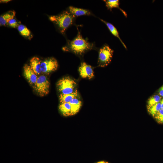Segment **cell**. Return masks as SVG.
<instances>
[{
    "instance_id": "1",
    "label": "cell",
    "mask_w": 163,
    "mask_h": 163,
    "mask_svg": "<svg viewBox=\"0 0 163 163\" xmlns=\"http://www.w3.org/2000/svg\"><path fill=\"white\" fill-rule=\"evenodd\" d=\"M93 47V44L89 43L83 38L78 32L77 36L73 40L69 41L63 50L81 56Z\"/></svg>"
},
{
    "instance_id": "2",
    "label": "cell",
    "mask_w": 163,
    "mask_h": 163,
    "mask_svg": "<svg viewBox=\"0 0 163 163\" xmlns=\"http://www.w3.org/2000/svg\"><path fill=\"white\" fill-rule=\"evenodd\" d=\"M75 17L69 12L64 11L58 15L50 16L49 19L57 26L62 34H64L73 24Z\"/></svg>"
},
{
    "instance_id": "3",
    "label": "cell",
    "mask_w": 163,
    "mask_h": 163,
    "mask_svg": "<svg viewBox=\"0 0 163 163\" xmlns=\"http://www.w3.org/2000/svg\"><path fill=\"white\" fill-rule=\"evenodd\" d=\"M77 86L76 81L69 77L62 78L56 84L57 88L60 94L72 93L77 91Z\"/></svg>"
},
{
    "instance_id": "4",
    "label": "cell",
    "mask_w": 163,
    "mask_h": 163,
    "mask_svg": "<svg viewBox=\"0 0 163 163\" xmlns=\"http://www.w3.org/2000/svg\"><path fill=\"white\" fill-rule=\"evenodd\" d=\"M113 50L107 45H104L99 50L98 66L100 67L107 66L111 62Z\"/></svg>"
},
{
    "instance_id": "5",
    "label": "cell",
    "mask_w": 163,
    "mask_h": 163,
    "mask_svg": "<svg viewBox=\"0 0 163 163\" xmlns=\"http://www.w3.org/2000/svg\"><path fill=\"white\" fill-rule=\"evenodd\" d=\"M50 85L47 77L44 75H41L38 77L33 88L38 95L40 97H43L49 94Z\"/></svg>"
},
{
    "instance_id": "6",
    "label": "cell",
    "mask_w": 163,
    "mask_h": 163,
    "mask_svg": "<svg viewBox=\"0 0 163 163\" xmlns=\"http://www.w3.org/2000/svg\"><path fill=\"white\" fill-rule=\"evenodd\" d=\"M58 66V62L55 58H48L41 62V68L42 72L45 74H49L56 70Z\"/></svg>"
},
{
    "instance_id": "7",
    "label": "cell",
    "mask_w": 163,
    "mask_h": 163,
    "mask_svg": "<svg viewBox=\"0 0 163 163\" xmlns=\"http://www.w3.org/2000/svg\"><path fill=\"white\" fill-rule=\"evenodd\" d=\"M79 74L84 78L91 79L94 76L93 68L85 62H82L78 68Z\"/></svg>"
},
{
    "instance_id": "8",
    "label": "cell",
    "mask_w": 163,
    "mask_h": 163,
    "mask_svg": "<svg viewBox=\"0 0 163 163\" xmlns=\"http://www.w3.org/2000/svg\"><path fill=\"white\" fill-rule=\"evenodd\" d=\"M24 75L28 82L33 86L36 83L37 78V75L34 72L30 66L25 64L23 67Z\"/></svg>"
},
{
    "instance_id": "9",
    "label": "cell",
    "mask_w": 163,
    "mask_h": 163,
    "mask_svg": "<svg viewBox=\"0 0 163 163\" xmlns=\"http://www.w3.org/2000/svg\"><path fill=\"white\" fill-rule=\"evenodd\" d=\"M69 103L71 106V116L75 115L79 111L82 106V101L78 95Z\"/></svg>"
},
{
    "instance_id": "10",
    "label": "cell",
    "mask_w": 163,
    "mask_h": 163,
    "mask_svg": "<svg viewBox=\"0 0 163 163\" xmlns=\"http://www.w3.org/2000/svg\"><path fill=\"white\" fill-rule=\"evenodd\" d=\"M41 62L40 59L36 56L32 58L30 60V66L37 75H39L42 72L41 68Z\"/></svg>"
},
{
    "instance_id": "11",
    "label": "cell",
    "mask_w": 163,
    "mask_h": 163,
    "mask_svg": "<svg viewBox=\"0 0 163 163\" xmlns=\"http://www.w3.org/2000/svg\"><path fill=\"white\" fill-rule=\"evenodd\" d=\"M15 15V12L14 11H10L1 15L0 17V26H5L8 25V22L14 18Z\"/></svg>"
},
{
    "instance_id": "12",
    "label": "cell",
    "mask_w": 163,
    "mask_h": 163,
    "mask_svg": "<svg viewBox=\"0 0 163 163\" xmlns=\"http://www.w3.org/2000/svg\"><path fill=\"white\" fill-rule=\"evenodd\" d=\"M69 12L74 16H79L85 15H90V12L88 10L77 8L72 6L69 7Z\"/></svg>"
},
{
    "instance_id": "13",
    "label": "cell",
    "mask_w": 163,
    "mask_h": 163,
    "mask_svg": "<svg viewBox=\"0 0 163 163\" xmlns=\"http://www.w3.org/2000/svg\"><path fill=\"white\" fill-rule=\"evenodd\" d=\"M59 108L63 116L66 117L71 116V106L69 103H60Z\"/></svg>"
},
{
    "instance_id": "14",
    "label": "cell",
    "mask_w": 163,
    "mask_h": 163,
    "mask_svg": "<svg viewBox=\"0 0 163 163\" xmlns=\"http://www.w3.org/2000/svg\"><path fill=\"white\" fill-rule=\"evenodd\" d=\"M100 20L106 25L111 33L113 35L117 37L119 39L124 47L126 49V47L121 39L120 37L119 33L116 28L111 24L106 21L101 19H100Z\"/></svg>"
},
{
    "instance_id": "15",
    "label": "cell",
    "mask_w": 163,
    "mask_h": 163,
    "mask_svg": "<svg viewBox=\"0 0 163 163\" xmlns=\"http://www.w3.org/2000/svg\"><path fill=\"white\" fill-rule=\"evenodd\" d=\"M78 91L70 94H59V99L60 103H69L78 95Z\"/></svg>"
},
{
    "instance_id": "16",
    "label": "cell",
    "mask_w": 163,
    "mask_h": 163,
    "mask_svg": "<svg viewBox=\"0 0 163 163\" xmlns=\"http://www.w3.org/2000/svg\"><path fill=\"white\" fill-rule=\"evenodd\" d=\"M106 5L108 9L110 10L113 8H118L122 12L124 15L126 16L125 12L119 7V1L118 0H107L105 1Z\"/></svg>"
},
{
    "instance_id": "17",
    "label": "cell",
    "mask_w": 163,
    "mask_h": 163,
    "mask_svg": "<svg viewBox=\"0 0 163 163\" xmlns=\"http://www.w3.org/2000/svg\"><path fill=\"white\" fill-rule=\"evenodd\" d=\"M149 113L154 117L155 115L161 109L160 102L149 107H147Z\"/></svg>"
},
{
    "instance_id": "18",
    "label": "cell",
    "mask_w": 163,
    "mask_h": 163,
    "mask_svg": "<svg viewBox=\"0 0 163 163\" xmlns=\"http://www.w3.org/2000/svg\"><path fill=\"white\" fill-rule=\"evenodd\" d=\"M17 28L21 35L25 37H30L31 35L30 31L26 26L21 24Z\"/></svg>"
},
{
    "instance_id": "19",
    "label": "cell",
    "mask_w": 163,
    "mask_h": 163,
    "mask_svg": "<svg viewBox=\"0 0 163 163\" xmlns=\"http://www.w3.org/2000/svg\"><path fill=\"white\" fill-rule=\"evenodd\" d=\"M161 97L158 95H155L151 97L147 101V107H150L160 102Z\"/></svg>"
},
{
    "instance_id": "20",
    "label": "cell",
    "mask_w": 163,
    "mask_h": 163,
    "mask_svg": "<svg viewBox=\"0 0 163 163\" xmlns=\"http://www.w3.org/2000/svg\"><path fill=\"white\" fill-rule=\"evenodd\" d=\"M154 117L158 123L163 124V109H161L155 115Z\"/></svg>"
},
{
    "instance_id": "21",
    "label": "cell",
    "mask_w": 163,
    "mask_h": 163,
    "mask_svg": "<svg viewBox=\"0 0 163 163\" xmlns=\"http://www.w3.org/2000/svg\"><path fill=\"white\" fill-rule=\"evenodd\" d=\"M20 22H19L15 19L13 18L8 22V25L11 27L15 28L18 27L20 25Z\"/></svg>"
},
{
    "instance_id": "22",
    "label": "cell",
    "mask_w": 163,
    "mask_h": 163,
    "mask_svg": "<svg viewBox=\"0 0 163 163\" xmlns=\"http://www.w3.org/2000/svg\"><path fill=\"white\" fill-rule=\"evenodd\" d=\"M158 93L160 96L163 97V85L159 89Z\"/></svg>"
},
{
    "instance_id": "23",
    "label": "cell",
    "mask_w": 163,
    "mask_h": 163,
    "mask_svg": "<svg viewBox=\"0 0 163 163\" xmlns=\"http://www.w3.org/2000/svg\"><path fill=\"white\" fill-rule=\"evenodd\" d=\"M160 103L161 104V109H163V99L161 100Z\"/></svg>"
},
{
    "instance_id": "24",
    "label": "cell",
    "mask_w": 163,
    "mask_h": 163,
    "mask_svg": "<svg viewBox=\"0 0 163 163\" xmlns=\"http://www.w3.org/2000/svg\"><path fill=\"white\" fill-rule=\"evenodd\" d=\"M11 1V0H0V2L2 3H7L9 1Z\"/></svg>"
},
{
    "instance_id": "25",
    "label": "cell",
    "mask_w": 163,
    "mask_h": 163,
    "mask_svg": "<svg viewBox=\"0 0 163 163\" xmlns=\"http://www.w3.org/2000/svg\"><path fill=\"white\" fill-rule=\"evenodd\" d=\"M106 163V162H104V161H101L97 162V163Z\"/></svg>"
},
{
    "instance_id": "26",
    "label": "cell",
    "mask_w": 163,
    "mask_h": 163,
    "mask_svg": "<svg viewBox=\"0 0 163 163\" xmlns=\"http://www.w3.org/2000/svg\"><path fill=\"white\" fill-rule=\"evenodd\" d=\"M106 163H108V162H106Z\"/></svg>"
}]
</instances>
